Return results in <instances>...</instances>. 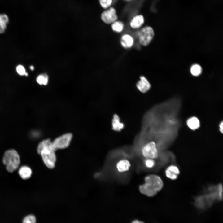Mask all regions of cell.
Segmentation results:
<instances>
[{"label": "cell", "instance_id": "6da1fadb", "mask_svg": "<svg viewBox=\"0 0 223 223\" xmlns=\"http://www.w3.org/2000/svg\"><path fill=\"white\" fill-rule=\"evenodd\" d=\"M181 105L180 99L174 98L155 105L146 114L144 131L158 147L171 142L177 136L181 124L179 116Z\"/></svg>", "mask_w": 223, "mask_h": 223}, {"label": "cell", "instance_id": "7a4b0ae2", "mask_svg": "<svg viewBox=\"0 0 223 223\" xmlns=\"http://www.w3.org/2000/svg\"><path fill=\"white\" fill-rule=\"evenodd\" d=\"M144 184L139 186V190L141 193L149 197L155 196L164 186L162 179L156 175L146 176L144 178Z\"/></svg>", "mask_w": 223, "mask_h": 223}, {"label": "cell", "instance_id": "3957f363", "mask_svg": "<svg viewBox=\"0 0 223 223\" xmlns=\"http://www.w3.org/2000/svg\"><path fill=\"white\" fill-rule=\"evenodd\" d=\"M55 151L52 142L50 139L42 141L37 146V152L41 155L46 165L50 169L55 167L56 160Z\"/></svg>", "mask_w": 223, "mask_h": 223}, {"label": "cell", "instance_id": "277c9868", "mask_svg": "<svg viewBox=\"0 0 223 223\" xmlns=\"http://www.w3.org/2000/svg\"><path fill=\"white\" fill-rule=\"evenodd\" d=\"M2 162L7 170L13 172L19 167L20 159L17 152L14 149H10L5 151L2 158Z\"/></svg>", "mask_w": 223, "mask_h": 223}, {"label": "cell", "instance_id": "5b68a950", "mask_svg": "<svg viewBox=\"0 0 223 223\" xmlns=\"http://www.w3.org/2000/svg\"><path fill=\"white\" fill-rule=\"evenodd\" d=\"M142 156L145 158L157 159L159 156V149L156 143L153 141L147 142L141 149Z\"/></svg>", "mask_w": 223, "mask_h": 223}, {"label": "cell", "instance_id": "8992f818", "mask_svg": "<svg viewBox=\"0 0 223 223\" xmlns=\"http://www.w3.org/2000/svg\"><path fill=\"white\" fill-rule=\"evenodd\" d=\"M137 36L140 45L146 46L149 45L153 39L154 32L152 27L146 26L137 32Z\"/></svg>", "mask_w": 223, "mask_h": 223}, {"label": "cell", "instance_id": "52a82bcc", "mask_svg": "<svg viewBox=\"0 0 223 223\" xmlns=\"http://www.w3.org/2000/svg\"><path fill=\"white\" fill-rule=\"evenodd\" d=\"M72 137V134L71 133H68L55 138L52 142L55 151L68 147L70 143Z\"/></svg>", "mask_w": 223, "mask_h": 223}, {"label": "cell", "instance_id": "ba28073f", "mask_svg": "<svg viewBox=\"0 0 223 223\" xmlns=\"http://www.w3.org/2000/svg\"><path fill=\"white\" fill-rule=\"evenodd\" d=\"M101 18L104 23L110 24L117 20L118 17L115 9L111 7L107 9L102 13Z\"/></svg>", "mask_w": 223, "mask_h": 223}, {"label": "cell", "instance_id": "9c48e42d", "mask_svg": "<svg viewBox=\"0 0 223 223\" xmlns=\"http://www.w3.org/2000/svg\"><path fill=\"white\" fill-rule=\"evenodd\" d=\"M166 177L172 180L177 179L180 171L178 167L176 165L172 164L168 166L165 170Z\"/></svg>", "mask_w": 223, "mask_h": 223}, {"label": "cell", "instance_id": "30bf717a", "mask_svg": "<svg viewBox=\"0 0 223 223\" xmlns=\"http://www.w3.org/2000/svg\"><path fill=\"white\" fill-rule=\"evenodd\" d=\"M136 87L140 92L145 93L150 89L151 85L147 78L145 76H142L136 83Z\"/></svg>", "mask_w": 223, "mask_h": 223}, {"label": "cell", "instance_id": "8fae6325", "mask_svg": "<svg viewBox=\"0 0 223 223\" xmlns=\"http://www.w3.org/2000/svg\"><path fill=\"white\" fill-rule=\"evenodd\" d=\"M134 43L133 37L129 34L122 35L120 39V43L121 46L126 49H129L133 47Z\"/></svg>", "mask_w": 223, "mask_h": 223}, {"label": "cell", "instance_id": "7c38bea8", "mask_svg": "<svg viewBox=\"0 0 223 223\" xmlns=\"http://www.w3.org/2000/svg\"><path fill=\"white\" fill-rule=\"evenodd\" d=\"M144 18L142 15H137L133 17L129 22L130 27L134 29L140 28L144 23Z\"/></svg>", "mask_w": 223, "mask_h": 223}, {"label": "cell", "instance_id": "4fadbf2b", "mask_svg": "<svg viewBox=\"0 0 223 223\" xmlns=\"http://www.w3.org/2000/svg\"><path fill=\"white\" fill-rule=\"evenodd\" d=\"M131 166L130 162L126 159H122L119 160L116 165L117 170L120 173L128 171Z\"/></svg>", "mask_w": 223, "mask_h": 223}, {"label": "cell", "instance_id": "5bb4252c", "mask_svg": "<svg viewBox=\"0 0 223 223\" xmlns=\"http://www.w3.org/2000/svg\"><path fill=\"white\" fill-rule=\"evenodd\" d=\"M112 129L116 131H120L124 128V124L120 122L119 117L117 114L114 115L112 120Z\"/></svg>", "mask_w": 223, "mask_h": 223}, {"label": "cell", "instance_id": "9a60e30c", "mask_svg": "<svg viewBox=\"0 0 223 223\" xmlns=\"http://www.w3.org/2000/svg\"><path fill=\"white\" fill-rule=\"evenodd\" d=\"M18 173L22 179L24 180L27 179L31 177L32 171L29 167L23 166L19 169Z\"/></svg>", "mask_w": 223, "mask_h": 223}, {"label": "cell", "instance_id": "2e32d148", "mask_svg": "<svg viewBox=\"0 0 223 223\" xmlns=\"http://www.w3.org/2000/svg\"><path fill=\"white\" fill-rule=\"evenodd\" d=\"M186 123L188 127L193 130L198 129L200 126L199 121L195 117H192L189 118Z\"/></svg>", "mask_w": 223, "mask_h": 223}, {"label": "cell", "instance_id": "e0dca14e", "mask_svg": "<svg viewBox=\"0 0 223 223\" xmlns=\"http://www.w3.org/2000/svg\"><path fill=\"white\" fill-rule=\"evenodd\" d=\"M111 28L112 30L114 32L120 33L123 30L124 25L122 22L117 20L111 24Z\"/></svg>", "mask_w": 223, "mask_h": 223}, {"label": "cell", "instance_id": "ac0fdd59", "mask_svg": "<svg viewBox=\"0 0 223 223\" xmlns=\"http://www.w3.org/2000/svg\"><path fill=\"white\" fill-rule=\"evenodd\" d=\"M191 74L194 76H197L200 75L202 72V68L201 66L197 64L192 65L190 69Z\"/></svg>", "mask_w": 223, "mask_h": 223}, {"label": "cell", "instance_id": "d6986e66", "mask_svg": "<svg viewBox=\"0 0 223 223\" xmlns=\"http://www.w3.org/2000/svg\"><path fill=\"white\" fill-rule=\"evenodd\" d=\"M36 81L40 85H46L48 82V77L46 74L39 75L37 77Z\"/></svg>", "mask_w": 223, "mask_h": 223}, {"label": "cell", "instance_id": "ffe728a7", "mask_svg": "<svg viewBox=\"0 0 223 223\" xmlns=\"http://www.w3.org/2000/svg\"><path fill=\"white\" fill-rule=\"evenodd\" d=\"M144 164L146 168L151 169L153 168L155 166L156 162L155 160L153 159L145 158Z\"/></svg>", "mask_w": 223, "mask_h": 223}, {"label": "cell", "instance_id": "44dd1931", "mask_svg": "<svg viewBox=\"0 0 223 223\" xmlns=\"http://www.w3.org/2000/svg\"><path fill=\"white\" fill-rule=\"evenodd\" d=\"M22 222L23 223H36V218L33 215H29L23 219Z\"/></svg>", "mask_w": 223, "mask_h": 223}, {"label": "cell", "instance_id": "7402d4cb", "mask_svg": "<svg viewBox=\"0 0 223 223\" xmlns=\"http://www.w3.org/2000/svg\"><path fill=\"white\" fill-rule=\"evenodd\" d=\"M112 0H99L100 4L103 8H109L112 3Z\"/></svg>", "mask_w": 223, "mask_h": 223}, {"label": "cell", "instance_id": "603a6c76", "mask_svg": "<svg viewBox=\"0 0 223 223\" xmlns=\"http://www.w3.org/2000/svg\"><path fill=\"white\" fill-rule=\"evenodd\" d=\"M9 22L8 17L5 14H0V22L7 25Z\"/></svg>", "mask_w": 223, "mask_h": 223}, {"label": "cell", "instance_id": "cb8c5ba5", "mask_svg": "<svg viewBox=\"0 0 223 223\" xmlns=\"http://www.w3.org/2000/svg\"><path fill=\"white\" fill-rule=\"evenodd\" d=\"M16 70L17 73L21 76L25 75L26 73L25 68L21 65H19L17 66Z\"/></svg>", "mask_w": 223, "mask_h": 223}, {"label": "cell", "instance_id": "d4e9b609", "mask_svg": "<svg viewBox=\"0 0 223 223\" xmlns=\"http://www.w3.org/2000/svg\"><path fill=\"white\" fill-rule=\"evenodd\" d=\"M220 131L223 134V121H222L219 125Z\"/></svg>", "mask_w": 223, "mask_h": 223}, {"label": "cell", "instance_id": "484cf974", "mask_svg": "<svg viewBox=\"0 0 223 223\" xmlns=\"http://www.w3.org/2000/svg\"><path fill=\"white\" fill-rule=\"evenodd\" d=\"M6 28L0 25V33H2L4 32Z\"/></svg>", "mask_w": 223, "mask_h": 223}, {"label": "cell", "instance_id": "4316f807", "mask_svg": "<svg viewBox=\"0 0 223 223\" xmlns=\"http://www.w3.org/2000/svg\"><path fill=\"white\" fill-rule=\"evenodd\" d=\"M132 223H144L142 221H139L138 220H135L133 221Z\"/></svg>", "mask_w": 223, "mask_h": 223}, {"label": "cell", "instance_id": "83f0119b", "mask_svg": "<svg viewBox=\"0 0 223 223\" xmlns=\"http://www.w3.org/2000/svg\"><path fill=\"white\" fill-rule=\"evenodd\" d=\"M30 68L31 70L33 71L34 69V68L33 66L31 65L30 66Z\"/></svg>", "mask_w": 223, "mask_h": 223}, {"label": "cell", "instance_id": "f1b7e54d", "mask_svg": "<svg viewBox=\"0 0 223 223\" xmlns=\"http://www.w3.org/2000/svg\"><path fill=\"white\" fill-rule=\"evenodd\" d=\"M126 0V1H129L130 0Z\"/></svg>", "mask_w": 223, "mask_h": 223}]
</instances>
